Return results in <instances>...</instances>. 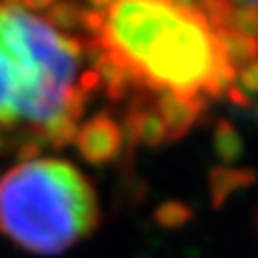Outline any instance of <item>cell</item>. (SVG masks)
<instances>
[{"label": "cell", "instance_id": "1", "mask_svg": "<svg viewBox=\"0 0 258 258\" xmlns=\"http://www.w3.org/2000/svg\"><path fill=\"white\" fill-rule=\"evenodd\" d=\"M98 43L149 94L202 110L258 92V39L216 19L202 0H116Z\"/></svg>", "mask_w": 258, "mask_h": 258}, {"label": "cell", "instance_id": "7", "mask_svg": "<svg viewBox=\"0 0 258 258\" xmlns=\"http://www.w3.org/2000/svg\"><path fill=\"white\" fill-rule=\"evenodd\" d=\"M220 21L258 39V0H202Z\"/></svg>", "mask_w": 258, "mask_h": 258}, {"label": "cell", "instance_id": "5", "mask_svg": "<svg viewBox=\"0 0 258 258\" xmlns=\"http://www.w3.org/2000/svg\"><path fill=\"white\" fill-rule=\"evenodd\" d=\"M124 135H128L131 143L145 145V147H161L167 143V131L161 116L157 114L153 100L147 96H139L137 102L131 106L124 122Z\"/></svg>", "mask_w": 258, "mask_h": 258}, {"label": "cell", "instance_id": "11", "mask_svg": "<svg viewBox=\"0 0 258 258\" xmlns=\"http://www.w3.org/2000/svg\"><path fill=\"white\" fill-rule=\"evenodd\" d=\"M53 3H55V0H23L21 7L25 11H29V13L31 11H49Z\"/></svg>", "mask_w": 258, "mask_h": 258}, {"label": "cell", "instance_id": "6", "mask_svg": "<svg viewBox=\"0 0 258 258\" xmlns=\"http://www.w3.org/2000/svg\"><path fill=\"white\" fill-rule=\"evenodd\" d=\"M94 59V72L100 80V88H104L106 96L110 100H122L133 88H139L135 74L128 70L122 61H118L114 55H110L98 41L84 47Z\"/></svg>", "mask_w": 258, "mask_h": 258}, {"label": "cell", "instance_id": "14", "mask_svg": "<svg viewBox=\"0 0 258 258\" xmlns=\"http://www.w3.org/2000/svg\"><path fill=\"white\" fill-rule=\"evenodd\" d=\"M0 147H3V137H0Z\"/></svg>", "mask_w": 258, "mask_h": 258}, {"label": "cell", "instance_id": "3", "mask_svg": "<svg viewBox=\"0 0 258 258\" xmlns=\"http://www.w3.org/2000/svg\"><path fill=\"white\" fill-rule=\"evenodd\" d=\"M57 114H63V104L47 96L0 47V128H15L27 122L37 135Z\"/></svg>", "mask_w": 258, "mask_h": 258}, {"label": "cell", "instance_id": "12", "mask_svg": "<svg viewBox=\"0 0 258 258\" xmlns=\"http://www.w3.org/2000/svg\"><path fill=\"white\" fill-rule=\"evenodd\" d=\"M88 3L92 5L94 11H102V9H110L116 0H88Z\"/></svg>", "mask_w": 258, "mask_h": 258}, {"label": "cell", "instance_id": "2", "mask_svg": "<svg viewBox=\"0 0 258 258\" xmlns=\"http://www.w3.org/2000/svg\"><path fill=\"white\" fill-rule=\"evenodd\" d=\"M100 224L98 196L68 161L19 163L0 179V232L35 254H59Z\"/></svg>", "mask_w": 258, "mask_h": 258}, {"label": "cell", "instance_id": "8", "mask_svg": "<svg viewBox=\"0 0 258 258\" xmlns=\"http://www.w3.org/2000/svg\"><path fill=\"white\" fill-rule=\"evenodd\" d=\"M78 131H80L78 122H74L66 114H57L55 118H51L47 124H43L39 128L35 139L39 143L51 145L53 149H63V147H68L70 143H76Z\"/></svg>", "mask_w": 258, "mask_h": 258}, {"label": "cell", "instance_id": "9", "mask_svg": "<svg viewBox=\"0 0 258 258\" xmlns=\"http://www.w3.org/2000/svg\"><path fill=\"white\" fill-rule=\"evenodd\" d=\"M84 11L86 9H82L78 3H74V0H55L51 5V9L47 11L45 21L59 33L76 31V29H82Z\"/></svg>", "mask_w": 258, "mask_h": 258}, {"label": "cell", "instance_id": "4", "mask_svg": "<svg viewBox=\"0 0 258 258\" xmlns=\"http://www.w3.org/2000/svg\"><path fill=\"white\" fill-rule=\"evenodd\" d=\"M122 143H124L122 126L108 114H98L86 120L76 137L78 151L90 165L112 163L120 155Z\"/></svg>", "mask_w": 258, "mask_h": 258}, {"label": "cell", "instance_id": "13", "mask_svg": "<svg viewBox=\"0 0 258 258\" xmlns=\"http://www.w3.org/2000/svg\"><path fill=\"white\" fill-rule=\"evenodd\" d=\"M5 3H15V5H21L23 0H5Z\"/></svg>", "mask_w": 258, "mask_h": 258}, {"label": "cell", "instance_id": "10", "mask_svg": "<svg viewBox=\"0 0 258 258\" xmlns=\"http://www.w3.org/2000/svg\"><path fill=\"white\" fill-rule=\"evenodd\" d=\"M185 218H187V212H185V208L179 206V204H165V206H161V208L157 210V214H155V220H157L161 226H169V228L179 226Z\"/></svg>", "mask_w": 258, "mask_h": 258}]
</instances>
